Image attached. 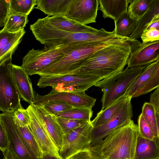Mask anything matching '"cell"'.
I'll return each mask as SVG.
<instances>
[{
  "label": "cell",
  "mask_w": 159,
  "mask_h": 159,
  "mask_svg": "<svg viewBox=\"0 0 159 159\" xmlns=\"http://www.w3.org/2000/svg\"><path fill=\"white\" fill-rule=\"evenodd\" d=\"M93 127L91 121L87 122L64 135L62 146L59 151L62 159H69L85 150L89 144Z\"/></svg>",
  "instance_id": "cell-9"
},
{
  "label": "cell",
  "mask_w": 159,
  "mask_h": 159,
  "mask_svg": "<svg viewBox=\"0 0 159 159\" xmlns=\"http://www.w3.org/2000/svg\"><path fill=\"white\" fill-rule=\"evenodd\" d=\"M73 0H36L34 7L47 14L48 16L60 15L67 13Z\"/></svg>",
  "instance_id": "cell-23"
},
{
  "label": "cell",
  "mask_w": 159,
  "mask_h": 159,
  "mask_svg": "<svg viewBox=\"0 0 159 159\" xmlns=\"http://www.w3.org/2000/svg\"><path fill=\"white\" fill-rule=\"evenodd\" d=\"M41 118L45 128L58 150H61L65 135L55 116L50 113L43 105L33 104Z\"/></svg>",
  "instance_id": "cell-17"
},
{
  "label": "cell",
  "mask_w": 159,
  "mask_h": 159,
  "mask_svg": "<svg viewBox=\"0 0 159 159\" xmlns=\"http://www.w3.org/2000/svg\"><path fill=\"white\" fill-rule=\"evenodd\" d=\"M52 100L61 101L74 107L92 108L95 105L96 99L88 95L85 91L60 92L52 89L46 95L37 93L33 104H42Z\"/></svg>",
  "instance_id": "cell-11"
},
{
  "label": "cell",
  "mask_w": 159,
  "mask_h": 159,
  "mask_svg": "<svg viewBox=\"0 0 159 159\" xmlns=\"http://www.w3.org/2000/svg\"><path fill=\"white\" fill-rule=\"evenodd\" d=\"M146 66L128 68L105 78L94 86L103 92L101 100L102 110L126 94L133 82L142 73Z\"/></svg>",
  "instance_id": "cell-5"
},
{
  "label": "cell",
  "mask_w": 159,
  "mask_h": 159,
  "mask_svg": "<svg viewBox=\"0 0 159 159\" xmlns=\"http://www.w3.org/2000/svg\"><path fill=\"white\" fill-rule=\"evenodd\" d=\"M138 128L139 135L145 139L153 140L156 138L148 124L141 114L138 120Z\"/></svg>",
  "instance_id": "cell-36"
},
{
  "label": "cell",
  "mask_w": 159,
  "mask_h": 159,
  "mask_svg": "<svg viewBox=\"0 0 159 159\" xmlns=\"http://www.w3.org/2000/svg\"><path fill=\"white\" fill-rule=\"evenodd\" d=\"M157 14H159V0H153L148 9L139 19L136 28L129 38L136 40L140 38L147 24Z\"/></svg>",
  "instance_id": "cell-27"
},
{
  "label": "cell",
  "mask_w": 159,
  "mask_h": 159,
  "mask_svg": "<svg viewBox=\"0 0 159 159\" xmlns=\"http://www.w3.org/2000/svg\"><path fill=\"white\" fill-rule=\"evenodd\" d=\"M64 55L58 48L41 49L33 48L22 59L21 66L28 75L38 74L44 69L60 60Z\"/></svg>",
  "instance_id": "cell-8"
},
{
  "label": "cell",
  "mask_w": 159,
  "mask_h": 159,
  "mask_svg": "<svg viewBox=\"0 0 159 159\" xmlns=\"http://www.w3.org/2000/svg\"><path fill=\"white\" fill-rule=\"evenodd\" d=\"M103 79L93 75L72 73L55 76L41 77L37 85L39 88L52 87L58 91H85Z\"/></svg>",
  "instance_id": "cell-7"
},
{
  "label": "cell",
  "mask_w": 159,
  "mask_h": 159,
  "mask_svg": "<svg viewBox=\"0 0 159 159\" xmlns=\"http://www.w3.org/2000/svg\"><path fill=\"white\" fill-rule=\"evenodd\" d=\"M36 0H11L9 15L19 14L28 16L36 5Z\"/></svg>",
  "instance_id": "cell-29"
},
{
  "label": "cell",
  "mask_w": 159,
  "mask_h": 159,
  "mask_svg": "<svg viewBox=\"0 0 159 159\" xmlns=\"http://www.w3.org/2000/svg\"><path fill=\"white\" fill-rule=\"evenodd\" d=\"M135 50L129 44L106 47L93 53L75 73L93 75L103 79L123 70L130 53Z\"/></svg>",
  "instance_id": "cell-3"
},
{
  "label": "cell",
  "mask_w": 159,
  "mask_h": 159,
  "mask_svg": "<svg viewBox=\"0 0 159 159\" xmlns=\"http://www.w3.org/2000/svg\"><path fill=\"white\" fill-rule=\"evenodd\" d=\"M153 0H129L127 11L130 16L137 20L148 9Z\"/></svg>",
  "instance_id": "cell-32"
},
{
  "label": "cell",
  "mask_w": 159,
  "mask_h": 159,
  "mask_svg": "<svg viewBox=\"0 0 159 159\" xmlns=\"http://www.w3.org/2000/svg\"><path fill=\"white\" fill-rule=\"evenodd\" d=\"M132 117V106L131 100H129L116 116L105 124L93 127L89 144L103 139L114 130L131 120Z\"/></svg>",
  "instance_id": "cell-14"
},
{
  "label": "cell",
  "mask_w": 159,
  "mask_h": 159,
  "mask_svg": "<svg viewBox=\"0 0 159 159\" xmlns=\"http://www.w3.org/2000/svg\"><path fill=\"white\" fill-rule=\"evenodd\" d=\"M159 140L145 139L139 134L134 159H159Z\"/></svg>",
  "instance_id": "cell-19"
},
{
  "label": "cell",
  "mask_w": 159,
  "mask_h": 159,
  "mask_svg": "<svg viewBox=\"0 0 159 159\" xmlns=\"http://www.w3.org/2000/svg\"><path fill=\"white\" fill-rule=\"evenodd\" d=\"M14 53L11 52L0 59V111L3 113H13L16 110L23 108L11 75Z\"/></svg>",
  "instance_id": "cell-6"
},
{
  "label": "cell",
  "mask_w": 159,
  "mask_h": 159,
  "mask_svg": "<svg viewBox=\"0 0 159 159\" xmlns=\"http://www.w3.org/2000/svg\"><path fill=\"white\" fill-rule=\"evenodd\" d=\"M25 33L24 29L15 33L0 31V59L17 49Z\"/></svg>",
  "instance_id": "cell-20"
},
{
  "label": "cell",
  "mask_w": 159,
  "mask_h": 159,
  "mask_svg": "<svg viewBox=\"0 0 159 159\" xmlns=\"http://www.w3.org/2000/svg\"><path fill=\"white\" fill-rule=\"evenodd\" d=\"M98 0H73L65 15L68 18L86 25L96 22Z\"/></svg>",
  "instance_id": "cell-13"
},
{
  "label": "cell",
  "mask_w": 159,
  "mask_h": 159,
  "mask_svg": "<svg viewBox=\"0 0 159 159\" xmlns=\"http://www.w3.org/2000/svg\"><path fill=\"white\" fill-rule=\"evenodd\" d=\"M4 159H19L14 152L9 149L3 152Z\"/></svg>",
  "instance_id": "cell-44"
},
{
  "label": "cell",
  "mask_w": 159,
  "mask_h": 159,
  "mask_svg": "<svg viewBox=\"0 0 159 159\" xmlns=\"http://www.w3.org/2000/svg\"><path fill=\"white\" fill-rule=\"evenodd\" d=\"M29 20L28 16L13 14L9 15L2 29L10 32L15 33L24 29Z\"/></svg>",
  "instance_id": "cell-30"
},
{
  "label": "cell",
  "mask_w": 159,
  "mask_h": 159,
  "mask_svg": "<svg viewBox=\"0 0 159 159\" xmlns=\"http://www.w3.org/2000/svg\"><path fill=\"white\" fill-rule=\"evenodd\" d=\"M11 71L13 80L20 98L30 105L33 104L35 95L29 75L21 66L12 64Z\"/></svg>",
  "instance_id": "cell-16"
},
{
  "label": "cell",
  "mask_w": 159,
  "mask_h": 159,
  "mask_svg": "<svg viewBox=\"0 0 159 159\" xmlns=\"http://www.w3.org/2000/svg\"><path fill=\"white\" fill-rule=\"evenodd\" d=\"M9 1L0 0V27L4 26L9 16Z\"/></svg>",
  "instance_id": "cell-38"
},
{
  "label": "cell",
  "mask_w": 159,
  "mask_h": 159,
  "mask_svg": "<svg viewBox=\"0 0 159 159\" xmlns=\"http://www.w3.org/2000/svg\"><path fill=\"white\" fill-rule=\"evenodd\" d=\"M151 29H156L159 30V14L154 16L150 21L147 24L144 30Z\"/></svg>",
  "instance_id": "cell-42"
},
{
  "label": "cell",
  "mask_w": 159,
  "mask_h": 159,
  "mask_svg": "<svg viewBox=\"0 0 159 159\" xmlns=\"http://www.w3.org/2000/svg\"><path fill=\"white\" fill-rule=\"evenodd\" d=\"M42 105L50 113L55 116L73 107L66 102L58 100L50 101Z\"/></svg>",
  "instance_id": "cell-33"
},
{
  "label": "cell",
  "mask_w": 159,
  "mask_h": 159,
  "mask_svg": "<svg viewBox=\"0 0 159 159\" xmlns=\"http://www.w3.org/2000/svg\"><path fill=\"white\" fill-rule=\"evenodd\" d=\"M129 0H98L99 9L104 18L115 21L127 11Z\"/></svg>",
  "instance_id": "cell-22"
},
{
  "label": "cell",
  "mask_w": 159,
  "mask_h": 159,
  "mask_svg": "<svg viewBox=\"0 0 159 159\" xmlns=\"http://www.w3.org/2000/svg\"><path fill=\"white\" fill-rule=\"evenodd\" d=\"M9 142L4 126L0 121V150L2 152L9 149Z\"/></svg>",
  "instance_id": "cell-40"
},
{
  "label": "cell",
  "mask_w": 159,
  "mask_h": 159,
  "mask_svg": "<svg viewBox=\"0 0 159 159\" xmlns=\"http://www.w3.org/2000/svg\"><path fill=\"white\" fill-rule=\"evenodd\" d=\"M159 60V40L141 43L131 52L127 62L128 68L143 66Z\"/></svg>",
  "instance_id": "cell-15"
},
{
  "label": "cell",
  "mask_w": 159,
  "mask_h": 159,
  "mask_svg": "<svg viewBox=\"0 0 159 159\" xmlns=\"http://www.w3.org/2000/svg\"><path fill=\"white\" fill-rule=\"evenodd\" d=\"M159 87V68L143 86L134 95L133 98L145 94Z\"/></svg>",
  "instance_id": "cell-34"
},
{
  "label": "cell",
  "mask_w": 159,
  "mask_h": 159,
  "mask_svg": "<svg viewBox=\"0 0 159 159\" xmlns=\"http://www.w3.org/2000/svg\"><path fill=\"white\" fill-rule=\"evenodd\" d=\"M40 158L41 159H62L61 157H58L49 153L42 155L40 157Z\"/></svg>",
  "instance_id": "cell-45"
},
{
  "label": "cell",
  "mask_w": 159,
  "mask_h": 159,
  "mask_svg": "<svg viewBox=\"0 0 159 159\" xmlns=\"http://www.w3.org/2000/svg\"><path fill=\"white\" fill-rule=\"evenodd\" d=\"M26 110L30 120L28 126L37 144L41 156L49 153L61 157L58 150L47 131L34 105H30Z\"/></svg>",
  "instance_id": "cell-10"
},
{
  "label": "cell",
  "mask_w": 159,
  "mask_h": 159,
  "mask_svg": "<svg viewBox=\"0 0 159 159\" xmlns=\"http://www.w3.org/2000/svg\"><path fill=\"white\" fill-rule=\"evenodd\" d=\"M138 21L132 18L127 11L114 21V30L118 36L129 38L136 28Z\"/></svg>",
  "instance_id": "cell-26"
},
{
  "label": "cell",
  "mask_w": 159,
  "mask_h": 159,
  "mask_svg": "<svg viewBox=\"0 0 159 159\" xmlns=\"http://www.w3.org/2000/svg\"><path fill=\"white\" fill-rule=\"evenodd\" d=\"M14 121L20 137L29 151L36 158L41 156L39 150L28 125L20 124L14 117Z\"/></svg>",
  "instance_id": "cell-25"
},
{
  "label": "cell",
  "mask_w": 159,
  "mask_h": 159,
  "mask_svg": "<svg viewBox=\"0 0 159 159\" xmlns=\"http://www.w3.org/2000/svg\"><path fill=\"white\" fill-rule=\"evenodd\" d=\"M92 108L85 107H74L58 114L56 116L90 122L93 116Z\"/></svg>",
  "instance_id": "cell-28"
},
{
  "label": "cell",
  "mask_w": 159,
  "mask_h": 159,
  "mask_svg": "<svg viewBox=\"0 0 159 159\" xmlns=\"http://www.w3.org/2000/svg\"><path fill=\"white\" fill-rule=\"evenodd\" d=\"M140 38L143 43L159 41V30L156 29L144 30Z\"/></svg>",
  "instance_id": "cell-37"
},
{
  "label": "cell",
  "mask_w": 159,
  "mask_h": 159,
  "mask_svg": "<svg viewBox=\"0 0 159 159\" xmlns=\"http://www.w3.org/2000/svg\"><path fill=\"white\" fill-rule=\"evenodd\" d=\"M56 120L65 134L87 122L82 120L60 117H56Z\"/></svg>",
  "instance_id": "cell-35"
},
{
  "label": "cell",
  "mask_w": 159,
  "mask_h": 159,
  "mask_svg": "<svg viewBox=\"0 0 159 159\" xmlns=\"http://www.w3.org/2000/svg\"><path fill=\"white\" fill-rule=\"evenodd\" d=\"M149 103L154 107L156 111L159 112V87L151 94Z\"/></svg>",
  "instance_id": "cell-41"
},
{
  "label": "cell",
  "mask_w": 159,
  "mask_h": 159,
  "mask_svg": "<svg viewBox=\"0 0 159 159\" xmlns=\"http://www.w3.org/2000/svg\"><path fill=\"white\" fill-rule=\"evenodd\" d=\"M149 126L155 138H159V128L156 122V111L154 107L149 102H145L142 108L141 113Z\"/></svg>",
  "instance_id": "cell-31"
},
{
  "label": "cell",
  "mask_w": 159,
  "mask_h": 159,
  "mask_svg": "<svg viewBox=\"0 0 159 159\" xmlns=\"http://www.w3.org/2000/svg\"><path fill=\"white\" fill-rule=\"evenodd\" d=\"M36 39L44 48H55L81 43L107 42L119 41L123 37L117 35L114 30L107 31L103 28L89 33H75L60 30L51 25L45 17L38 19L30 26Z\"/></svg>",
  "instance_id": "cell-1"
},
{
  "label": "cell",
  "mask_w": 159,
  "mask_h": 159,
  "mask_svg": "<svg viewBox=\"0 0 159 159\" xmlns=\"http://www.w3.org/2000/svg\"><path fill=\"white\" fill-rule=\"evenodd\" d=\"M45 18L53 26L60 30L75 33H89L94 31L96 29L79 23L70 19L64 15Z\"/></svg>",
  "instance_id": "cell-18"
},
{
  "label": "cell",
  "mask_w": 159,
  "mask_h": 159,
  "mask_svg": "<svg viewBox=\"0 0 159 159\" xmlns=\"http://www.w3.org/2000/svg\"><path fill=\"white\" fill-rule=\"evenodd\" d=\"M69 159H94L89 151L85 150L77 153Z\"/></svg>",
  "instance_id": "cell-43"
},
{
  "label": "cell",
  "mask_w": 159,
  "mask_h": 159,
  "mask_svg": "<svg viewBox=\"0 0 159 159\" xmlns=\"http://www.w3.org/2000/svg\"><path fill=\"white\" fill-rule=\"evenodd\" d=\"M159 68V60L146 65L142 73L132 84L126 94L132 99Z\"/></svg>",
  "instance_id": "cell-24"
},
{
  "label": "cell",
  "mask_w": 159,
  "mask_h": 159,
  "mask_svg": "<svg viewBox=\"0 0 159 159\" xmlns=\"http://www.w3.org/2000/svg\"><path fill=\"white\" fill-rule=\"evenodd\" d=\"M122 41L81 43L58 47L63 54L59 60L38 74L40 77L59 76L75 73L96 51L108 46L122 45Z\"/></svg>",
  "instance_id": "cell-4"
},
{
  "label": "cell",
  "mask_w": 159,
  "mask_h": 159,
  "mask_svg": "<svg viewBox=\"0 0 159 159\" xmlns=\"http://www.w3.org/2000/svg\"><path fill=\"white\" fill-rule=\"evenodd\" d=\"M131 99L126 94L98 112L91 123L93 127L100 126L117 114L126 103Z\"/></svg>",
  "instance_id": "cell-21"
},
{
  "label": "cell",
  "mask_w": 159,
  "mask_h": 159,
  "mask_svg": "<svg viewBox=\"0 0 159 159\" xmlns=\"http://www.w3.org/2000/svg\"><path fill=\"white\" fill-rule=\"evenodd\" d=\"M0 121L6 130L9 142V149L19 159H41L35 157L28 150L23 143L15 123L13 113L0 114Z\"/></svg>",
  "instance_id": "cell-12"
},
{
  "label": "cell",
  "mask_w": 159,
  "mask_h": 159,
  "mask_svg": "<svg viewBox=\"0 0 159 159\" xmlns=\"http://www.w3.org/2000/svg\"><path fill=\"white\" fill-rule=\"evenodd\" d=\"M14 117L21 124L29 125L30 123V118L26 109H19L13 113Z\"/></svg>",
  "instance_id": "cell-39"
},
{
  "label": "cell",
  "mask_w": 159,
  "mask_h": 159,
  "mask_svg": "<svg viewBox=\"0 0 159 159\" xmlns=\"http://www.w3.org/2000/svg\"><path fill=\"white\" fill-rule=\"evenodd\" d=\"M139 134L138 125L131 119L85 149L94 159H134Z\"/></svg>",
  "instance_id": "cell-2"
}]
</instances>
